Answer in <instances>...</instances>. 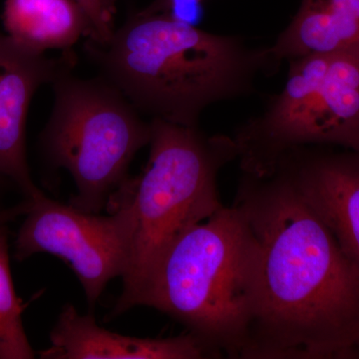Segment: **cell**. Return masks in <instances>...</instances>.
I'll use <instances>...</instances> for the list:
<instances>
[{
    "mask_svg": "<svg viewBox=\"0 0 359 359\" xmlns=\"http://www.w3.org/2000/svg\"><path fill=\"white\" fill-rule=\"evenodd\" d=\"M75 65L72 52L60 58L27 50L0 33V176L9 180L25 196L41 191L33 182L26 158V118L35 92L51 83L59 72Z\"/></svg>",
    "mask_w": 359,
    "mask_h": 359,
    "instance_id": "obj_9",
    "label": "cell"
},
{
    "mask_svg": "<svg viewBox=\"0 0 359 359\" xmlns=\"http://www.w3.org/2000/svg\"><path fill=\"white\" fill-rule=\"evenodd\" d=\"M89 18L93 35L89 41L103 45L109 41L115 32L116 6L109 0H75Z\"/></svg>",
    "mask_w": 359,
    "mask_h": 359,
    "instance_id": "obj_14",
    "label": "cell"
},
{
    "mask_svg": "<svg viewBox=\"0 0 359 359\" xmlns=\"http://www.w3.org/2000/svg\"><path fill=\"white\" fill-rule=\"evenodd\" d=\"M28 200L14 257L25 261L41 252L60 257L74 271L92 308L108 283L128 266L135 215L125 181L111 198L108 216L61 204L43 193Z\"/></svg>",
    "mask_w": 359,
    "mask_h": 359,
    "instance_id": "obj_7",
    "label": "cell"
},
{
    "mask_svg": "<svg viewBox=\"0 0 359 359\" xmlns=\"http://www.w3.org/2000/svg\"><path fill=\"white\" fill-rule=\"evenodd\" d=\"M25 306L14 289L9 264L8 229L0 226V359L34 358L25 327Z\"/></svg>",
    "mask_w": 359,
    "mask_h": 359,
    "instance_id": "obj_13",
    "label": "cell"
},
{
    "mask_svg": "<svg viewBox=\"0 0 359 359\" xmlns=\"http://www.w3.org/2000/svg\"><path fill=\"white\" fill-rule=\"evenodd\" d=\"M74 65L51 82L54 105L41 143L51 164L74 180L70 204L100 214L128 178L135 155L150 143L151 121L105 78L74 76Z\"/></svg>",
    "mask_w": 359,
    "mask_h": 359,
    "instance_id": "obj_5",
    "label": "cell"
},
{
    "mask_svg": "<svg viewBox=\"0 0 359 359\" xmlns=\"http://www.w3.org/2000/svg\"><path fill=\"white\" fill-rule=\"evenodd\" d=\"M289 61L282 91L233 136L242 173L268 175L297 148L359 151V57L313 53Z\"/></svg>",
    "mask_w": 359,
    "mask_h": 359,
    "instance_id": "obj_6",
    "label": "cell"
},
{
    "mask_svg": "<svg viewBox=\"0 0 359 359\" xmlns=\"http://www.w3.org/2000/svg\"><path fill=\"white\" fill-rule=\"evenodd\" d=\"M269 50L280 62L313 53L359 57V0H302Z\"/></svg>",
    "mask_w": 359,
    "mask_h": 359,
    "instance_id": "obj_11",
    "label": "cell"
},
{
    "mask_svg": "<svg viewBox=\"0 0 359 359\" xmlns=\"http://www.w3.org/2000/svg\"><path fill=\"white\" fill-rule=\"evenodd\" d=\"M276 166L287 172L359 271V151L297 148Z\"/></svg>",
    "mask_w": 359,
    "mask_h": 359,
    "instance_id": "obj_8",
    "label": "cell"
},
{
    "mask_svg": "<svg viewBox=\"0 0 359 359\" xmlns=\"http://www.w3.org/2000/svg\"><path fill=\"white\" fill-rule=\"evenodd\" d=\"M257 247V297L241 358L349 359L359 271L287 172L242 173L235 204Z\"/></svg>",
    "mask_w": 359,
    "mask_h": 359,
    "instance_id": "obj_1",
    "label": "cell"
},
{
    "mask_svg": "<svg viewBox=\"0 0 359 359\" xmlns=\"http://www.w3.org/2000/svg\"><path fill=\"white\" fill-rule=\"evenodd\" d=\"M109 1L111 2V4L116 6V1H117V0H109Z\"/></svg>",
    "mask_w": 359,
    "mask_h": 359,
    "instance_id": "obj_18",
    "label": "cell"
},
{
    "mask_svg": "<svg viewBox=\"0 0 359 359\" xmlns=\"http://www.w3.org/2000/svg\"><path fill=\"white\" fill-rule=\"evenodd\" d=\"M204 0H154L140 11L143 13H164L175 20L196 26L202 20Z\"/></svg>",
    "mask_w": 359,
    "mask_h": 359,
    "instance_id": "obj_15",
    "label": "cell"
},
{
    "mask_svg": "<svg viewBox=\"0 0 359 359\" xmlns=\"http://www.w3.org/2000/svg\"><path fill=\"white\" fill-rule=\"evenodd\" d=\"M29 207L30 201L26 199L21 204L6 208V209H0V226H4V224H8L13 222L14 219L25 216L28 210H29Z\"/></svg>",
    "mask_w": 359,
    "mask_h": 359,
    "instance_id": "obj_16",
    "label": "cell"
},
{
    "mask_svg": "<svg viewBox=\"0 0 359 359\" xmlns=\"http://www.w3.org/2000/svg\"><path fill=\"white\" fill-rule=\"evenodd\" d=\"M359 359V335L356 341L354 342L353 349H351V354H349V359Z\"/></svg>",
    "mask_w": 359,
    "mask_h": 359,
    "instance_id": "obj_17",
    "label": "cell"
},
{
    "mask_svg": "<svg viewBox=\"0 0 359 359\" xmlns=\"http://www.w3.org/2000/svg\"><path fill=\"white\" fill-rule=\"evenodd\" d=\"M102 77L141 114L198 127L212 104L248 95L280 65L269 47L205 32L164 13L138 11L107 43L87 42Z\"/></svg>",
    "mask_w": 359,
    "mask_h": 359,
    "instance_id": "obj_2",
    "label": "cell"
},
{
    "mask_svg": "<svg viewBox=\"0 0 359 359\" xmlns=\"http://www.w3.org/2000/svg\"><path fill=\"white\" fill-rule=\"evenodd\" d=\"M257 247L236 207H224L164 250L136 306L178 320L223 355L241 358L257 297Z\"/></svg>",
    "mask_w": 359,
    "mask_h": 359,
    "instance_id": "obj_3",
    "label": "cell"
},
{
    "mask_svg": "<svg viewBox=\"0 0 359 359\" xmlns=\"http://www.w3.org/2000/svg\"><path fill=\"white\" fill-rule=\"evenodd\" d=\"M2 23L7 36L27 50H69L92 39L89 18L75 0H6Z\"/></svg>",
    "mask_w": 359,
    "mask_h": 359,
    "instance_id": "obj_12",
    "label": "cell"
},
{
    "mask_svg": "<svg viewBox=\"0 0 359 359\" xmlns=\"http://www.w3.org/2000/svg\"><path fill=\"white\" fill-rule=\"evenodd\" d=\"M149 145L147 166L125 180L133 203L134 233L123 292L111 318L135 308L151 269L179 236L223 209L218 175L238 158L233 137L207 136L199 127L156 118Z\"/></svg>",
    "mask_w": 359,
    "mask_h": 359,
    "instance_id": "obj_4",
    "label": "cell"
},
{
    "mask_svg": "<svg viewBox=\"0 0 359 359\" xmlns=\"http://www.w3.org/2000/svg\"><path fill=\"white\" fill-rule=\"evenodd\" d=\"M1 179H4V178H2V177H1V176H0V180H1Z\"/></svg>",
    "mask_w": 359,
    "mask_h": 359,
    "instance_id": "obj_19",
    "label": "cell"
},
{
    "mask_svg": "<svg viewBox=\"0 0 359 359\" xmlns=\"http://www.w3.org/2000/svg\"><path fill=\"white\" fill-rule=\"evenodd\" d=\"M51 346L40 351L43 359H202L223 354L188 334L167 339H141L109 332L91 314H80L66 304L50 334Z\"/></svg>",
    "mask_w": 359,
    "mask_h": 359,
    "instance_id": "obj_10",
    "label": "cell"
}]
</instances>
